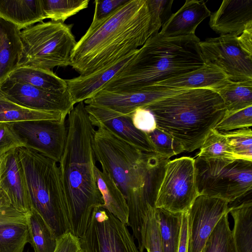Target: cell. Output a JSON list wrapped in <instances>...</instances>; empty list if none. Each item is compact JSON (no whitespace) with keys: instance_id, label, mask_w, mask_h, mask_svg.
<instances>
[{"instance_id":"cell-1","label":"cell","mask_w":252,"mask_h":252,"mask_svg":"<svg viewBox=\"0 0 252 252\" xmlns=\"http://www.w3.org/2000/svg\"><path fill=\"white\" fill-rule=\"evenodd\" d=\"M93 146L96 160L123 194L129 210L128 226L144 252L142 232L149 211L155 208L158 191L169 159L141 151L106 129L95 130Z\"/></svg>"},{"instance_id":"cell-2","label":"cell","mask_w":252,"mask_h":252,"mask_svg":"<svg viewBox=\"0 0 252 252\" xmlns=\"http://www.w3.org/2000/svg\"><path fill=\"white\" fill-rule=\"evenodd\" d=\"M66 122V143L58 162L66 202L62 224L64 232L80 238L94 209L104 204L94 174L96 159L93 142L95 129L84 102L73 107Z\"/></svg>"},{"instance_id":"cell-3","label":"cell","mask_w":252,"mask_h":252,"mask_svg":"<svg viewBox=\"0 0 252 252\" xmlns=\"http://www.w3.org/2000/svg\"><path fill=\"white\" fill-rule=\"evenodd\" d=\"M146 0H127L101 21L91 24L77 42L70 66L85 76L110 66L153 35Z\"/></svg>"},{"instance_id":"cell-4","label":"cell","mask_w":252,"mask_h":252,"mask_svg":"<svg viewBox=\"0 0 252 252\" xmlns=\"http://www.w3.org/2000/svg\"><path fill=\"white\" fill-rule=\"evenodd\" d=\"M195 34L149 37L101 90H138L197 70L205 65Z\"/></svg>"},{"instance_id":"cell-5","label":"cell","mask_w":252,"mask_h":252,"mask_svg":"<svg viewBox=\"0 0 252 252\" xmlns=\"http://www.w3.org/2000/svg\"><path fill=\"white\" fill-rule=\"evenodd\" d=\"M144 108L154 116L157 128L188 152L200 148L225 111L220 96L209 89H185Z\"/></svg>"},{"instance_id":"cell-6","label":"cell","mask_w":252,"mask_h":252,"mask_svg":"<svg viewBox=\"0 0 252 252\" xmlns=\"http://www.w3.org/2000/svg\"><path fill=\"white\" fill-rule=\"evenodd\" d=\"M24 172L32 209L56 237L63 233L65 195L58 162L32 149H16Z\"/></svg>"},{"instance_id":"cell-7","label":"cell","mask_w":252,"mask_h":252,"mask_svg":"<svg viewBox=\"0 0 252 252\" xmlns=\"http://www.w3.org/2000/svg\"><path fill=\"white\" fill-rule=\"evenodd\" d=\"M71 29L72 25L50 21L21 31L22 54L18 67L51 70L70 65L77 43Z\"/></svg>"},{"instance_id":"cell-8","label":"cell","mask_w":252,"mask_h":252,"mask_svg":"<svg viewBox=\"0 0 252 252\" xmlns=\"http://www.w3.org/2000/svg\"><path fill=\"white\" fill-rule=\"evenodd\" d=\"M197 186L200 195L229 203L252 189V161L242 159H195Z\"/></svg>"},{"instance_id":"cell-9","label":"cell","mask_w":252,"mask_h":252,"mask_svg":"<svg viewBox=\"0 0 252 252\" xmlns=\"http://www.w3.org/2000/svg\"><path fill=\"white\" fill-rule=\"evenodd\" d=\"M196 178L195 158L182 157L169 160L156 201V209L171 213L187 212L200 195Z\"/></svg>"},{"instance_id":"cell-10","label":"cell","mask_w":252,"mask_h":252,"mask_svg":"<svg viewBox=\"0 0 252 252\" xmlns=\"http://www.w3.org/2000/svg\"><path fill=\"white\" fill-rule=\"evenodd\" d=\"M80 241L83 252H143L127 225L101 206L94 209Z\"/></svg>"},{"instance_id":"cell-11","label":"cell","mask_w":252,"mask_h":252,"mask_svg":"<svg viewBox=\"0 0 252 252\" xmlns=\"http://www.w3.org/2000/svg\"><path fill=\"white\" fill-rule=\"evenodd\" d=\"M238 36L227 34L200 41L204 63L219 68L231 81H252V58L240 48Z\"/></svg>"},{"instance_id":"cell-12","label":"cell","mask_w":252,"mask_h":252,"mask_svg":"<svg viewBox=\"0 0 252 252\" xmlns=\"http://www.w3.org/2000/svg\"><path fill=\"white\" fill-rule=\"evenodd\" d=\"M10 123L25 147L59 162L67 138L66 119L27 120Z\"/></svg>"},{"instance_id":"cell-13","label":"cell","mask_w":252,"mask_h":252,"mask_svg":"<svg viewBox=\"0 0 252 252\" xmlns=\"http://www.w3.org/2000/svg\"><path fill=\"white\" fill-rule=\"evenodd\" d=\"M224 199L200 195L188 211V252H202L220 218L229 212Z\"/></svg>"},{"instance_id":"cell-14","label":"cell","mask_w":252,"mask_h":252,"mask_svg":"<svg viewBox=\"0 0 252 252\" xmlns=\"http://www.w3.org/2000/svg\"><path fill=\"white\" fill-rule=\"evenodd\" d=\"M0 90L11 101L32 110L67 116L75 105L67 90L63 93L49 92L8 77L0 82Z\"/></svg>"},{"instance_id":"cell-15","label":"cell","mask_w":252,"mask_h":252,"mask_svg":"<svg viewBox=\"0 0 252 252\" xmlns=\"http://www.w3.org/2000/svg\"><path fill=\"white\" fill-rule=\"evenodd\" d=\"M184 90L159 85L128 92L102 90L84 102L86 105L109 109L120 115H131L137 108H144L157 100Z\"/></svg>"},{"instance_id":"cell-16","label":"cell","mask_w":252,"mask_h":252,"mask_svg":"<svg viewBox=\"0 0 252 252\" xmlns=\"http://www.w3.org/2000/svg\"><path fill=\"white\" fill-rule=\"evenodd\" d=\"M92 124L103 128L119 139L145 152H154L146 133L133 125L131 115H120L104 108L85 104Z\"/></svg>"},{"instance_id":"cell-17","label":"cell","mask_w":252,"mask_h":252,"mask_svg":"<svg viewBox=\"0 0 252 252\" xmlns=\"http://www.w3.org/2000/svg\"><path fill=\"white\" fill-rule=\"evenodd\" d=\"M0 188L15 208L26 214L32 210L24 172L16 149L0 158Z\"/></svg>"},{"instance_id":"cell-18","label":"cell","mask_w":252,"mask_h":252,"mask_svg":"<svg viewBox=\"0 0 252 252\" xmlns=\"http://www.w3.org/2000/svg\"><path fill=\"white\" fill-rule=\"evenodd\" d=\"M209 25L220 35L237 36L252 27V0H224L211 14Z\"/></svg>"},{"instance_id":"cell-19","label":"cell","mask_w":252,"mask_h":252,"mask_svg":"<svg viewBox=\"0 0 252 252\" xmlns=\"http://www.w3.org/2000/svg\"><path fill=\"white\" fill-rule=\"evenodd\" d=\"M138 49L109 67L85 76L65 80L67 90L74 104L94 96L136 53Z\"/></svg>"},{"instance_id":"cell-20","label":"cell","mask_w":252,"mask_h":252,"mask_svg":"<svg viewBox=\"0 0 252 252\" xmlns=\"http://www.w3.org/2000/svg\"><path fill=\"white\" fill-rule=\"evenodd\" d=\"M211 14L204 1L187 0L162 26L159 33L166 37L195 34L198 26Z\"/></svg>"},{"instance_id":"cell-21","label":"cell","mask_w":252,"mask_h":252,"mask_svg":"<svg viewBox=\"0 0 252 252\" xmlns=\"http://www.w3.org/2000/svg\"><path fill=\"white\" fill-rule=\"evenodd\" d=\"M20 32L0 18V82L19 66L22 54Z\"/></svg>"},{"instance_id":"cell-22","label":"cell","mask_w":252,"mask_h":252,"mask_svg":"<svg viewBox=\"0 0 252 252\" xmlns=\"http://www.w3.org/2000/svg\"><path fill=\"white\" fill-rule=\"evenodd\" d=\"M229 81L219 68L205 64L197 70L162 81L156 85L183 89H209L215 90Z\"/></svg>"},{"instance_id":"cell-23","label":"cell","mask_w":252,"mask_h":252,"mask_svg":"<svg viewBox=\"0 0 252 252\" xmlns=\"http://www.w3.org/2000/svg\"><path fill=\"white\" fill-rule=\"evenodd\" d=\"M0 18L20 30L46 19L41 0H0Z\"/></svg>"},{"instance_id":"cell-24","label":"cell","mask_w":252,"mask_h":252,"mask_svg":"<svg viewBox=\"0 0 252 252\" xmlns=\"http://www.w3.org/2000/svg\"><path fill=\"white\" fill-rule=\"evenodd\" d=\"M94 170L97 186L104 201L101 207L128 226V207L122 191L107 172L100 170L96 165Z\"/></svg>"},{"instance_id":"cell-25","label":"cell","mask_w":252,"mask_h":252,"mask_svg":"<svg viewBox=\"0 0 252 252\" xmlns=\"http://www.w3.org/2000/svg\"><path fill=\"white\" fill-rule=\"evenodd\" d=\"M7 77L49 92L63 93L67 91L65 80L59 77L50 69L20 66L12 71Z\"/></svg>"},{"instance_id":"cell-26","label":"cell","mask_w":252,"mask_h":252,"mask_svg":"<svg viewBox=\"0 0 252 252\" xmlns=\"http://www.w3.org/2000/svg\"><path fill=\"white\" fill-rule=\"evenodd\" d=\"M234 220L232 230L237 252H252V200L250 198L230 207Z\"/></svg>"},{"instance_id":"cell-27","label":"cell","mask_w":252,"mask_h":252,"mask_svg":"<svg viewBox=\"0 0 252 252\" xmlns=\"http://www.w3.org/2000/svg\"><path fill=\"white\" fill-rule=\"evenodd\" d=\"M67 116L54 112L32 110L9 100L0 90V123H12L27 120H66Z\"/></svg>"},{"instance_id":"cell-28","label":"cell","mask_w":252,"mask_h":252,"mask_svg":"<svg viewBox=\"0 0 252 252\" xmlns=\"http://www.w3.org/2000/svg\"><path fill=\"white\" fill-rule=\"evenodd\" d=\"M29 243L34 252H54L56 237L42 217L34 210L26 214Z\"/></svg>"},{"instance_id":"cell-29","label":"cell","mask_w":252,"mask_h":252,"mask_svg":"<svg viewBox=\"0 0 252 252\" xmlns=\"http://www.w3.org/2000/svg\"><path fill=\"white\" fill-rule=\"evenodd\" d=\"M214 91L221 98L226 111L252 106V81H229Z\"/></svg>"},{"instance_id":"cell-30","label":"cell","mask_w":252,"mask_h":252,"mask_svg":"<svg viewBox=\"0 0 252 252\" xmlns=\"http://www.w3.org/2000/svg\"><path fill=\"white\" fill-rule=\"evenodd\" d=\"M162 252H177L182 213L156 209Z\"/></svg>"},{"instance_id":"cell-31","label":"cell","mask_w":252,"mask_h":252,"mask_svg":"<svg viewBox=\"0 0 252 252\" xmlns=\"http://www.w3.org/2000/svg\"><path fill=\"white\" fill-rule=\"evenodd\" d=\"M228 213L219 220L202 252H237L228 221Z\"/></svg>"},{"instance_id":"cell-32","label":"cell","mask_w":252,"mask_h":252,"mask_svg":"<svg viewBox=\"0 0 252 252\" xmlns=\"http://www.w3.org/2000/svg\"><path fill=\"white\" fill-rule=\"evenodd\" d=\"M199 149L197 157L200 158L237 159L227 137L215 129L210 131Z\"/></svg>"},{"instance_id":"cell-33","label":"cell","mask_w":252,"mask_h":252,"mask_svg":"<svg viewBox=\"0 0 252 252\" xmlns=\"http://www.w3.org/2000/svg\"><path fill=\"white\" fill-rule=\"evenodd\" d=\"M89 0H41L46 19L64 22L89 5Z\"/></svg>"},{"instance_id":"cell-34","label":"cell","mask_w":252,"mask_h":252,"mask_svg":"<svg viewBox=\"0 0 252 252\" xmlns=\"http://www.w3.org/2000/svg\"><path fill=\"white\" fill-rule=\"evenodd\" d=\"M28 242L29 231L27 224L0 225V252H23Z\"/></svg>"},{"instance_id":"cell-35","label":"cell","mask_w":252,"mask_h":252,"mask_svg":"<svg viewBox=\"0 0 252 252\" xmlns=\"http://www.w3.org/2000/svg\"><path fill=\"white\" fill-rule=\"evenodd\" d=\"M222 132L227 137L237 159L252 161V131L251 128Z\"/></svg>"},{"instance_id":"cell-36","label":"cell","mask_w":252,"mask_h":252,"mask_svg":"<svg viewBox=\"0 0 252 252\" xmlns=\"http://www.w3.org/2000/svg\"><path fill=\"white\" fill-rule=\"evenodd\" d=\"M252 126V106L232 111H225L223 116L214 129L225 132L251 128Z\"/></svg>"},{"instance_id":"cell-37","label":"cell","mask_w":252,"mask_h":252,"mask_svg":"<svg viewBox=\"0 0 252 252\" xmlns=\"http://www.w3.org/2000/svg\"><path fill=\"white\" fill-rule=\"evenodd\" d=\"M142 233L143 245L147 252H162L156 209L151 210Z\"/></svg>"},{"instance_id":"cell-38","label":"cell","mask_w":252,"mask_h":252,"mask_svg":"<svg viewBox=\"0 0 252 252\" xmlns=\"http://www.w3.org/2000/svg\"><path fill=\"white\" fill-rule=\"evenodd\" d=\"M154 148V152L169 159L184 152L183 148L171 137L158 128L146 133Z\"/></svg>"},{"instance_id":"cell-39","label":"cell","mask_w":252,"mask_h":252,"mask_svg":"<svg viewBox=\"0 0 252 252\" xmlns=\"http://www.w3.org/2000/svg\"><path fill=\"white\" fill-rule=\"evenodd\" d=\"M151 14V26L154 35L158 33L161 27L173 13V0H146Z\"/></svg>"},{"instance_id":"cell-40","label":"cell","mask_w":252,"mask_h":252,"mask_svg":"<svg viewBox=\"0 0 252 252\" xmlns=\"http://www.w3.org/2000/svg\"><path fill=\"white\" fill-rule=\"evenodd\" d=\"M26 147L10 123H0V158L9 151Z\"/></svg>"},{"instance_id":"cell-41","label":"cell","mask_w":252,"mask_h":252,"mask_svg":"<svg viewBox=\"0 0 252 252\" xmlns=\"http://www.w3.org/2000/svg\"><path fill=\"white\" fill-rule=\"evenodd\" d=\"M131 119L134 126L144 132H150L157 128L155 117L147 109L137 108L131 114Z\"/></svg>"},{"instance_id":"cell-42","label":"cell","mask_w":252,"mask_h":252,"mask_svg":"<svg viewBox=\"0 0 252 252\" xmlns=\"http://www.w3.org/2000/svg\"><path fill=\"white\" fill-rule=\"evenodd\" d=\"M127 0H95L94 11L91 24L98 22L111 14Z\"/></svg>"},{"instance_id":"cell-43","label":"cell","mask_w":252,"mask_h":252,"mask_svg":"<svg viewBox=\"0 0 252 252\" xmlns=\"http://www.w3.org/2000/svg\"><path fill=\"white\" fill-rule=\"evenodd\" d=\"M81 250L80 238L65 232L57 238L54 252H80Z\"/></svg>"},{"instance_id":"cell-44","label":"cell","mask_w":252,"mask_h":252,"mask_svg":"<svg viewBox=\"0 0 252 252\" xmlns=\"http://www.w3.org/2000/svg\"><path fill=\"white\" fill-rule=\"evenodd\" d=\"M15 223L26 224V214L12 205L0 208V225Z\"/></svg>"},{"instance_id":"cell-45","label":"cell","mask_w":252,"mask_h":252,"mask_svg":"<svg viewBox=\"0 0 252 252\" xmlns=\"http://www.w3.org/2000/svg\"><path fill=\"white\" fill-rule=\"evenodd\" d=\"M188 212L182 214L179 246L177 252H188Z\"/></svg>"},{"instance_id":"cell-46","label":"cell","mask_w":252,"mask_h":252,"mask_svg":"<svg viewBox=\"0 0 252 252\" xmlns=\"http://www.w3.org/2000/svg\"><path fill=\"white\" fill-rule=\"evenodd\" d=\"M237 39L242 50L252 58V27L245 30Z\"/></svg>"},{"instance_id":"cell-47","label":"cell","mask_w":252,"mask_h":252,"mask_svg":"<svg viewBox=\"0 0 252 252\" xmlns=\"http://www.w3.org/2000/svg\"><path fill=\"white\" fill-rule=\"evenodd\" d=\"M11 205V204L8 196L0 188V208Z\"/></svg>"},{"instance_id":"cell-48","label":"cell","mask_w":252,"mask_h":252,"mask_svg":"<svg viewBox=\"0 0 252 252\" xmlns=\"http://www.w3.org/2000/svg\"><path fill=\"white\" fill-rule=\"evenodd\" d=\"M80 252H83V251L82 250V249H81V250L80 251Z\"/></svg>"}]
</instances>
